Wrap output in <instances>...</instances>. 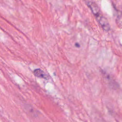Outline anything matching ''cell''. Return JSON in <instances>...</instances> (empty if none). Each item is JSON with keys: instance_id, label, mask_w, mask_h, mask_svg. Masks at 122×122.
<instances>
[{"instance_id": "4", "label": "cell", "mask_w": 122, "mask_h": 122, "mask_svg": "<svg viewBox=\"0 0 122 122\" xmlns=\"http://www.w3.org/2000/svg\"><path fill=\"white\" fill-rule=\"evenodd\" d=\"M116 22L117 23V24L120 28H122V14L120 13H118L116 19Z\"/></svg>"}, {"instance_id": "1", "label": "cell", "mask_w": 122, "mask_h": 122, "mask_svg": "<svg viewBox=\"0 0 122 122\" xmlns=\"http://www.w3.org/2000/svg\"><path fill=\"white\" fill-rule=\"evenodd\" d=\"M95 18L102 29L106 31H108L110 29V25L107 19L101 13L95 16Z\"/></svg>"}, {"instance_id": "3", "label": "cell", "mask_w": 122, "mask_h": 122, "mask_svg": "<svg viewBox=\"0 0 122 122\" xmlns=\"http://www.w3.org/2000/svg\"><path fill=\"white\" fill-rule=\"evenodd\" d=\"M33 73L34 75L37 77L46 79L47 78V76L46 74L41 69H36L34 70L33 71Z\"/></svg>"}, {"instance_id": "2", "label": "cell", "mask_w": 122, "mask_h": 122, "mask_svg": "<svg viewBox=\"0 0 122 122\" xmlns=\"http://www.w3.org/2000/svg\"><path fill=\"white\" fill-rule=\"evenodd\" d=\"M86 2L87 6L92 12V14L95 16H96L101 13L100 10L98 6L94 2L90 0H87Z\"/></svg>"}]
</instances>
